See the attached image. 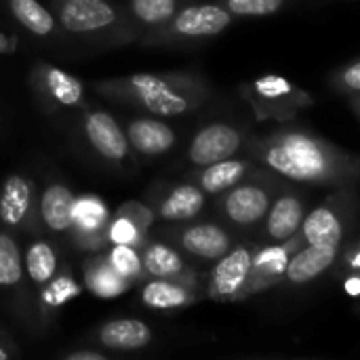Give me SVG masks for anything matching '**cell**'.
Masks as SVG:
<instances>
[{
    "label": "cell",
    "mask_w": 360,
    "mask_h": 360,
    "mask_svg": "<svg viewBox=\"0 0 360 360\" xmlns=\"http://www.w3.org/2000/svg\"><path fill=\"white\" fill-rule=\"evenodd\" d=\"M249 158L297 186H352L360 181V158L304 131L278 129L249 143Z\"/></svg>",
    "instance_id": "1"
},
{
    "label": "cell",
    "mask_w": 360,
    "mask_h": 360,
    "mask_svg": "<svg viewBox=\"0 0 360 360\" xmlns=\"http://www.w3.org/2000/svg\"><path fill=\"white\" fill-rule=\"evenodd\" d=\"M93 89L108 101L158 118L190 114L211 95L207 80L192 72H137L122 78L97 80Z\"/></svg>",
    "instance_id": "2"
},
{
    "label": "cell",
    "mask_w": 360,
    "mask_h": 360,
    "mask_svg": "<svg viewBox=\"0 0 360 360\" xmlns=\"http://www.w3.org/2000/svg\"><path fill=\"white\" fill-rule=\"evenodd\" d=\"M51 11L59 30L84 46L114 49L139 40L127 11L112 0H53Z\"/></svg>",
    "instance_id": "3"
},
{
    "label": "cell",
    "mask_w": 360,
    "mask_h": 360,
    "mask_svg": "<svg viewBox=\"0 0 360 360\" xmlns=\"http://www.w3.org/2000/svg\"><path fill=\"white\" fill-rule=\"evenodd\" d=\"M285 179L272 173L266 167H255L243 181H238L228 192L215 196L217 198V215L224 219L228 228L236 234H253L259 230L266 213L281 192Z\"/></svg>",
    "instance_id": "4"
},
{
    "label": "cell",
    "mask_w": 360,
    "mask_h": 360,
    "mask_svg": "<svg viewBox=\"0 0 360 360\" xmlns=\"http://www.w3.org/2000/svg\"><path fill=\"white\" fill-rule=\"evenodd\" d=\"M234 23V15L215 2H188L165 25L139 36L143 46H171L200 42L224 34Z\"/></svg>",
    "instance_id": "5"
},
{
    "label": "cell",
    "mask_w": 360,
    "mask_h": 360,
    "mask_svg": "<svg viewBox=\"0 0 360 360\" xmlns=\"http://www.w3.org/2000/svg\"><path fill=\"white\" fill-rule=\"evenodd\" d=\"M240 95L251 105L257 120L289 122L314 103L302 86L281 74H264L240 86Z\"/></svg>",
    "instance_id": "6"
},
{
    "label": "cell",
    "mask_w": 360,
    "mask_h": 360,
    "mask_svg": "<svg viewBox=\"0 0 360 360\" xmlns=\"http://www.w3.org/2000/svg\"><path fill=\"white\" fill-rule=\"evenodd\" d=\"M359 200L352 186H338L331 196L310 209L300 228L304 245H335L342 247L348 228L356 217Z\"/></svg>",
    "instance_id": "7"
},
{
    "label": "cell",
    "mask_w": 360,
    "mask_h": 360,
    "mask_svg": "<svg viewBox=\"0 0 360 360\" xmlns=\"http://www.w3.org/2000/svg\"><path fill=\"white\" fill-rule=\"evenodd\" d=\"M0 295L27 331L34 333L40 329L36 316V293H32V285L25 274L21 247L13 232L4 228L0 230Z\"/></svg>",
    "instance_id": "8"
},
{
    "label": "cell",
    "mask_w": 360,
    "mask_h": 360,
    "mask_svg": "<svg viewBox=\"0 0 360 360\" xmlns=\"http://www.w3.org/2000/svg\"><path fill=\"white\" fill-rule=\"evenodd\" d=\"M165 236L184 255L202 264H215L238 243V234L232 228L211 219L175 224L171 230L165 232Z\"/></svg>",
    "instance_id": "9"
},
{
    "label": "cell",
    "mask_w": 360,
    "mask_h": 360,
    "mask_svg": "<svg viewBox=\"0 0 360 360\" xmlns=\"http://www.w3.org/2000/svg\"><path fill=\"white\" fill-rule=\"evenodd\" d=\"M38 186L25 173H11L0 184V226L8 232L40 234Z\"/></svg>",
    "instance_id": "10"
},
{
    "label": "cell",
    "mask_w": 360,
    "mask_h": 360,
    "mask_svg": "<svg viewBox=\"0 0 360 360\" xmlns=\"http://www.w3.org/2000/svg\"><path fill=\"white\" fill-rule=\"evenodd\" d=\"M82 143L103 162L122 167L131 160V143L124 127L101 108H89L78 118Z\"/></svg>",
    "instance_id": "11"
},
{
    "label": "cell",
    "mask_w": 360,
    "mask_h": 360,
    "mask_svg": "<svg viewBox=\"0 0 360 360\" xmlns=\"http://www.w3.org/2000/svg\"><path fill=\"white\" fill-rule=\"evenodd\" d=\"M253 251L255 243H251L249 238H240L224 257H219L205 281V295L215 302L245 300Z\"/></svg>",
    "instance_id": "12"
},
{
    "label": "cell",
    "mask_w": 360,
    "mask_h": 360,
    "mask_svg": "<svg viewBox=\"0 0 360 360\" xmlns=\"http://www.w3.org/2000/svg\"><path fill=\"white\" fill-rule=\"evenodd\" d=\"M112 213L97 194L84 192L74 196L72 205V228L68 238L82 253H99L110 247L108 243V224Z\"/></svg>",
    "instance_id": "13"
},
{
    "label": "cell",
    "mask_w": 360,
    "mask_h": 360,
    "mask_svg": "<svg viewBox=\"0 0 360 360\" xmlns=\"http://www.w3.org/2000/svg\"><path fill=\"white\" fill-rule=\"evenodd\" d=\"M32 84L38 101L51 114L78 110L84 101V82L46 61L32 68Z\"/></svg>",
    "instance_id": "14"
},
{
    "label": "cell",
    "mask_w": 360,
    "mask_h": 360,
    "mask_svg": "<svg viewBox=\"0 0 360 360\" xmlns=\"http://www.w3.org/2000/svg\"><path fill=\"white\" fill-rule=\"evenodd\" d=\"M300 247H304L300 232L293 238H289L287 243H255L251 272H249V281H247V289H245V300L285 283L289 259L293 257V253Z\"/></svg>",
    "instance_id": "15"
},
{
    "label": "cell",
    "mask_w": 360,
    "mask_h": 360,
    "mask_svg": "<svg viewBox=\"0 0 360 360\" xmlns=\"http://www.w3.org/2000/svg\"><path fill=\"white\" fill-rule=\"evenodd\" d=\"M308 213V196L306 192L283 186L274 196L266 219L257 230V243H287L293 238Z\"/></svg>",
    "instance_id": "16"
},
{
    "label": "cell",
    "mask_w": 360,
    "mask_h": 360,
    "mask_svg": "<svg viewBox=\"0 0 360 360\" xmlns=\"http://www.w3.org/2000/svg\"><path fill=\"white\" fill-rule=\"evenodd\" d=\"M247 141L240 127L230 122H209L198 129L188 146V162L192 167H207L211 162L236 156Z\"/></svg>",
    "instance_id": "17"
},
{
    "label": "cell",
    "mask_w": 360,
    "mask_h": 360,
    "mask_svg": "<svg viewBox=\"0 0 360 360\" xmlns=\"http://www.w3.org/2000/svg\"><path fill=\"white\" fill-rule=\"evenodd\" d=\"M141 251V264H143V272L146 278H171V281H179L184 285H190L198 291H202L205 295V281L200 278L198 270H194L184 253L165 240H146Z\"/></svg>",
    "instance_id": "18"
},
{
    "label": "cell",
    "mask_w": 360,
    "mask_h": 360,
    "mask_svg": "<svg viewBox=\"0 0 360 360\" xmlns=\"http://www.w3.org/2000/svg\"><path fill=\"white\" fill-rule=\"evenodd\" d=\"M205 207H207V194L194 181H184V184L169 186L156 198V205L152 209L156 217L162 219L165 224H184V221L198 219Z\"/></svg>",
    "instance_id": "19"
},
{
    "label": "cell",
    "mask_w": 360,
    "mask_h": 360,
    "mask_svg": "<svg viewBox=\"0 0 360 360\" xmlns=\"http://www.w3.org/2000/svg\"><path fill=\"white\" fill-rule=\"evenodd\" d=\"M124 131L133 152L146 158H158L173 150L177 143V133L173 131V127L150 114L129 120Z\"/></svg>",
    "instance_id": "20"
},
{
    "label": "cell",
    "mask_w": 360,
    "mask_h": 360,
    "mask_svg": "<svg viewBox=\"0 0 360 360\" xmlns=\"http://www.w3.org/2000/svg\"><path fill=\"white\" fill-rule=\"evenodd\" d=\"M74 190L61 181L51 179L44 184L38 196V211L42 230L53 236H68L72 228V205H74Z\"/></svg>",
    "instance_id": "21"
},
{
    "label": "cell",
    "mask_w": 360,
    "mask_h": 360,
    "mask_svg": "<svg viewBox=\"0 0 360 360\" xmlns=\"http://www.w3.org/2000/svg\"><path fill=\"white\" fill-rule=\"evenodd\" d=\"M84 285L72 274L68 266H61V270L36 293V316H38V327L46 329L55 316L65 308L72 300L82 295Z\"/></svg>",
    "instance_id": "22"
},
{
    "label": "cell",
    "mask_w": 360,
    "mask_h": 360,
    "mask_svg": "<svg viewBox=\"0 0 360 360\" xmlns=\"http://www.w3.org/2000/svg\"><path fill=\"white\" fill-rule=\"evenodd\" d=\"M95 344L108 352H137L154 342L152 329L139 319H116L99 325L93 333Z\"/></svg>",
    "instance_id": "23"
},
{
    "label": "cell",
    "mask_w": 360,
    "mask_h": 360,
    "mask_svg": "<svg viewBox=\"0 0 360 360\" xmlns=\"http://www.w3.org/2000/svg\"><path fill=\"white\" fill-rule=\"evenodd\" d=\"M342 247L335 245H304L289 259L285 283L289 285H308L323 276L329 268L335 266Z\"/></svg>",
    "instance_id": "24"
},
{
    "label": "cell",
    "mask_w": 360,
    "mask_h": 360,
    "mask_svg": "<svg viewBox=\"0 0 360 360\" xmlns=\"http://www.w3.org/2000/svg\"><path fill=\"white\" fill-rule=\"evenodd\" d=\"M82 285L84 289L101 300H114L124 295L135 283L124 278L116 272V268L110 264L108 253H91L82 264Z\"/></svg>",
    "instance_id": "25"
},
{
    "label": "cell",
    "mask_w": 360,
    "mask_h": 360,
    "mask_svg": "<svg viewBox=\"0 0 360 360\" xmlns=\"http://www.w3.org/2000/svg\"><path fill=\"white\" fill-rule=\"evenodd\" d=\"M257 162L253 158H224L217 162H211L207 167H198V171L192 175V181L207 194V196H219L234 188L238 181H243Z\"/></svg>",
    "instance_id": "26"
},
{
    "label": "cell",
    "mask_w": 360,
    "mask_h": 360,
    "mask_svg": "<svg viewBox=\"0 0 360 360\" xmlns=\"http://www.w3.org/2000/svg\"><path fill=\"white\" fill-rule=\"evenodd\" d=\"M202 297V291L184 285L179 281L171 278H148V283L141 289V302L150 310L158 312H171L181 310L192 304H196Z\"/></svg>",
    "instance_id": "27"
},
{
    "label": "cell",
    "mask_w": 360,
    "mask_h": 360,
    "mask_svg": "<svg viewBox=\"0 0 360 360\" xmlns=\"http://www.w3.org/2000/svg\"><path fill=\"white\" fill-rule=\"evenodd\" d=\"M4 2L15 23L21 30H25L32 38H40L46 42L59 38L61 30L55 13L49 11L44 4H40L38 0H4Z\"/></svg>",
    "instance_id": "28"
},
{
    "label": "cell",
    "mask_w": 360,
    "mask_h": 360,
    "mask_svg": "<svg viewBox=\"0 0 360 360\" xmlns=\"http://www.w3.org/2000/svg\"><path fill=\"white\" fill-rule=\"evenodd\" d=\"M23 266H25V274H27L32 289L38 291L61 270L59 251L51 240L36 236L27 243L23 251Z\"/></svg>",
    "instance_id": "29"
},
{
    "label": "cell",
    "mask_w": 360,
    "mask_h": 360,
    "mask_svg": "<svg viewBox=\"0 0 360 360\" xmlns=\"http://www.w3.org/2000/svg\"><path fill=\"white\" fill-rule=\"evenodd\" d=\"M192 0H127V15L137 27L139 36L165 25L184 4Z\"/></svg>",
    "instance_id": "30"
},
{
    "label": "cell",
    "mask_w": 360,
    "mask_h": 360,
    "mask_svg": "<svg viewBox=\"0 0 360 360\" xmlns=\"http://www.w3.org/2000/svg\"><path fill=\"white\" fill-rule=\"evenodd\" d=\"M108 259L110 264L116 268L118 274H122L124 278L137 283L141 278H146L143 272V264H141V251L137 247H129V245H110L108 247Z\"/></svg>",
    "instance_id": "31"
},
{
    "label": "cell",
    "mask_w": 360,
    "mask_h": 360,
    "mask_svg": "<svg viewBox=\"0 0 360 360\" xmlns=\"http://www.w3.org/2000/svg\"><path fill=\"white\" fill-rule=\"evenodd\" d=\"M148 238H150V234H146L129 215H124L120 211H116V215L108 224V243L110 245H129V247L141 249Z\"/></svg>",
    "instance_id": "32"
},
{
    "label": "cell",
    "mask_w": 360,
    "mask_h": 360,
    "mask_svg": "<svg viewBox=\"0 0 360 360\" xmlns=\"http://www.w3.org/2000/svg\"><path fill=\"white\" fill-rule=\"evenodd\" d=\"M234 17H268L283 11L289 0H217Z\"/></svg>",
    "instance_id": "33"
},
{
    "label": "cell",
    "mask_w": 360,
    "mask_h": 360,
    "mask_svg": "<svg viewBox=\"0 0 360 360\" xmlns=\"http://www.w3.org/2000/svg\"><path fill=\"white\" fill-rule=\"evenodd\" d=\"M331 86L340 93L346 95H356L360 93V59L354 63L344 65L331 76Z\"/></svg>",
    "instance_id": "34"
},
{
    "label": "cell",
    "mask_w": 360,
    "mask_h": 360,
    "mask_svg": "<svg viewBox=\"0 0 360 360\" xmlns=\"http://www.w3.org/2000/svg\"><path fill=\"white\" fill-rule=\"evenodd\" d=\"M118 211L124 213V215H129L146 234H150V230H152V226H154V221H156L154 209H152L150 205H146V202H139V200H129V202L120 205Z\"/></svg>",
    "instance_id": "35"
},
{
    "label": "cell",
    "mask_w": 360,
    "mask_h": 360,
    "mask_svg": "<svg viewBox=\"0 0 360 360\" xmlns=\"http://www.w3.org/2000/svg\"><path fill=\"white\" fill-rule=\"evenodd\" d=\"M63 360H108L110 359V352L108 350H97V348H76V350H70V352H63L61 354Z\"/></svg>",
    "instance_id": "36"
},
{
    "label": "cell",
    "mask_w": 360,
    "mask_h": 360,
    "mask_svg": "<svg viewBox=\"0 0 360 360\" xmlns=\"http://www.w3.org/2000/svg\"><path fill=\"white\" fill-rule=\"evenodd\" d=\"M15 356H19V346L4 329H0V360H11Z\"/></svg>",
    "instance_id": "37"
},
{
    "label": "cell",
    "mask_w": 360,
    "mask_h": 360,
    "mask_svg": "<svg viewBox=\"0 0 360 360\" xmlns=\"http://www.w3.org/2000/svg\"><path fill=\"white\" fill-rule=\"evenodd\" d=\"M344 291L352 297H360V272H354L344 281Z\"/></svg>",
    "instance_id": "38"
},
{
    "label": "cell",
    "mask_w": 360,
    "mask_h": 360,
    "mask_svg": "<svg viewBox=\"0 0 360 360\" xmlns=\"http://www.w3.org/2000/svg\"><path fill=\"white\" fill-rule=\"evenodd\" d=\"M348 268L354 270V272H360V245H356L350 253H348Z\"/></svg>",
    "instance_id": "39"
},
{
    "label": "cell",
    "mask_w": 360,
    "mask_h": 360,
    "mask_svg": "<svg viewBox=\"0 0 360 360\" xmlns=\"http://www.w3.org/2000/svg\"><path fill=\"white\" fill-rule=\"evenodd\" d=\"M348 97H350V103H352V108H354L356 116L360 118V93H356V95H348Z\"/></svg>",
    "instance_id": "40"
}]
</instances>
